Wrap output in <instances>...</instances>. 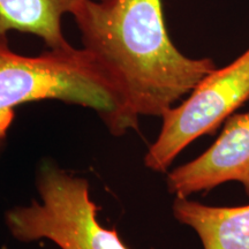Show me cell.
Instances as JSON below:
<instances>
[{
  "label": "cell",
  "mask_w": 249,
  "mask_h": 249,
  "mask_svg": "<svg viewBox=\"0 0 249 249\" xmlns=\"http://www.w3.org/2000/svg\"><path fill=\"white\" fill-rule=\"evenodd\" d=\"M227 181L241 182L249 196V112L227 118L216 142L197 158L171 171L166 183L176 197H188Z\"/></svg>",
  "instance_id": "5"
},
{
  "label": "cell",
  "mask_w": 249,
  "mask_h": 249,
  "mask_svg": "<svg viewBox=\"0 0 249 249\" xmlns=\"http://www.w3.org/2000/svg\"><path fill=\"white\" fill-rule=\"evenodd\" d=\"M73 15L82 48L120 87L134 117H160L216 70L182 54L165 26L161 0H85Z\"/></svg>",
  "instance_id": "1"
},
{
  "label": "cell",
  "mask_w": 249,
  "mask_h": 249,
  "mask_svg": "<svg viewBox=\"0 0 249 249\" xmlns=\"http://www.w3.org/2000/svg\"><path fill=\"white\" fill-rule=\"evenodd\" d=\"M173 216L195 231L203 249H249V205L213 207L176 197Z\"/></svg>",
  "instance_id": "6"
},
{
  "label": "cell",
  "mask_w": 249,
  "mask_h": 249,
  "mask_svg": "<svg viewBox=\"0 0 249 249\" xmlns=\"http://www.w3.org/2000/svg\"><path fill=\"white\" fill-rule=\"evenodd\" d=\"M249 98V49L208 74L180 105L161 116L160 132L144 156L154 172H166L177 156L200 136L211 134Z\"/></svg>",
  "instance_id": "4"
},
{
  "label": "cell",
  "mask_w": 249,
  "mask_h": 249,
  "mask_svg": "<svg viewBox=\"0 0 249 249\" xmlns=\"http://www.w3.org/2000/svg\"><path fill=\"white\" fill-rule=\"evenodd\" d=\"M36 189L38 200L6 211V227L15 240H49L60 249H129L116 229L98 220L86 178L43 160L37 167Z\"/></svg>",
  "instance_id": "3"
},
{
  "label": "cell",
  "mask_w": 249,
  "mask_h": 249,
  "mask_svg": "<svg viewBox=\"0 0 249 249\" xmlns=\"http://www.w3.org/2000/svg\"><path fill=\"white\" fill-rule=\"evenodd\" d=\"M85 0H0V34L20 31L35 35L49 49L67 46L62 18Z\"/></svg>",
  "instance_id": "7"
},
{
  "label": "cell",
  "mask_w": 249,
  "mask_h": 249,
  "mask_svg": "<svg viewBox=\"0 0 249 249\" xmlns=\"http://www.w3.org/2000/svg\"><path fill=\"white\" fill-rule=\"evenodd\" d=\"M59 101L90 108L110 134L139 128L120 87L85 48L71 44L38 55L18 54L0 34V156L7 145L15 108L29 103Z\"/></svg>",
  "instance_id": "2"
}]
</instances>
